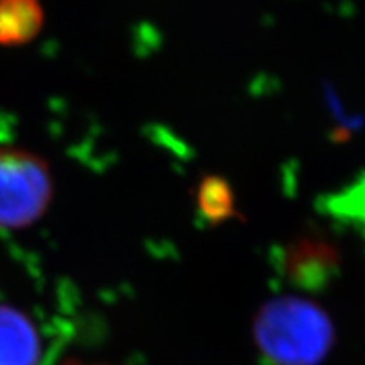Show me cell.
Wrapping results in <instances>:
<instances>
[{
    "mask_svg": "<svg viewBox=\"0 0 365 365\" xmlns=\"http://www.w3.org/2000/svg\"><path fill=\"white\" fill-rule=\"evenodd\" d=\"M53 198L48 163L24 149H0V228H24L39 220Z\"/></svg>",
    "mask_w": 365,
    "mask_h": 365,
    "instance_id": "2",
    "label": "cell"
},
{
    "mask_svg": "<svg viewBox=\"0 0 365 365\" xmlns=\"http://www.w3.org/2000/svg\"><path fill=\"white\" fill-rule=\"evenodd\" d=\"M339 252L327 240L314 235L296 239L286 250L287 271L298 279H325L328 271L336 269Z\"/></svg>",
    "mask_w": 365,
    "mask_h": 365,
    "instance_id": "5",
    "label": "cell"
},
{
    "mask_svg": "<svg viewBox=\"0 0 365 365\" xmlns=\"http://www.w3.org/2000/svg\"><path fill=\"white\" fill-rule=\"evenodd\" d=\"M193 195L198 215L207 225L218 227L234 218L242 220V213L237 208L235 191L225 176L205 173L196 182Z\"/></svg>",
    "mask_w": 365,
    "mask_h": 365,
    "instance_id": "4",
    "label": "cell"
},
{
    "mask_svg": "<svg viewBox=\"0 0 365 365\" xmlns=\"http://www.w3.org/2000/svg\"><path fill=\"white\" fill-rule=\"evenodd\" d=\"M39 333L19 309L0 307V365H38Z\"/></svg>",
    "mask_w": 365,
    "mask_h": 365,
    "instance_id": "3",
    "label": "cell"
},
{
    "mask_svg": "<svg viewBox=\"0 0 365 365\" xmlns=\"http://www.w3.org/2000/svg\"><path fill=\"white\" fill-rule=\"evenodd\" d=\"M38 0H0V44L19 46L33 41L43 27Z\"/></svg>",
    "mask_w": 365,
    "mask_h": 365,
    "instance_id": "6",
    "label": "cell"
},
{
    "mask_svg": "<svg viewBox=\"0 0 365 365\" xmlns=\"http://www.w3.org/2000/svg\"><path fill=\"white\" fill-rule=\"evenodd\" d=\"M254 340L272 365H318L330 352L335 331L328 314L312 301L281 296L255 314Z\"/></svg>",
    "mask_w": 365,
    "mask_h": 365,
    "instance_id": "1",
    "label": "cell"
}]
</instances>
